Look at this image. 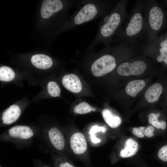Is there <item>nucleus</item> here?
<instances>
[{
  "mask_svg": "<svg viewBox=\"0 0 167 167\" xmlns=\"http://www.w3.org/2000/svg\"><path fill=\"white\" fill-rule=\"evenodd\" d=\"M129 1H118L100 22L95 37L87 47L91 50L100 44L109 46L113 38L121 29L128 17L127 7Z\"/></svg>",
  "mask_w": 167,
  "mask_h": 167,
  "instance_id": "f257e3e1",
  "label": "nucleus"
},
{
  "mask_svg": "<svg viewBox=\"0 0 167 167\" xmlns=\"http://www.w3.org/2000/svg\"><path fill=\"white\" fill-rule=\"evenodd\" d=\"M145 0H137L123 26L112 43H124L131 45L136 43L146 33L143 10Z\"/></svg>",
  "mask_w": 167,
  "mask_h": 167,
  "instance_id": "f03ea898",
  "label": "nucleus"
},
{
  "mask_svg": "<svg viewBox=\"0 0 167 167\" xmlns=\"http://www.w3.org/2000/svg\"><path fill=\"white\" fill-rule=\"evenodd\" d=\"M133 46L122 43L105 46L101 51L102 54L91 65V70L93 75L96 77H100L113 71L117 65L116 56Z\"/></svg>",
  "mask_w": 167,
  "mask_h": 167,
  "instance_id": "7ed1b4c3",
  "label": "nucleus"
},
{
  "mask_svg": "<svg viewBox=\"0 0 167 167\" xmlns=\"http://www.w3.org/2000/svg\"><path fill=\"white\" fill-rule=\"evenodd\" d=\"M143 14L146 33L149 41L157 38L159 31L163 26L164 14L156 1L145 0Z\"/></svg>",
  "mask_w": 167,
  "mask_h": 167,
  "instance_id": "20e7f679",
  "label": "nucleus"
},
{
  "mask_svg": "<svg viewBox=\"0 0 167 167\" xmlns=\"http://www.w3.org/2000/svg\"><path fill=\"white\" fill-rule=\"evenodd\" d=\"M147 66V63L144 60L126 61L118 66L117 71L119 75L123 76L139 75L146 71Z\"/></svg>",
  "mask_w": 167,
  "mask_h": 167,
  "instance_id": "39448f33",
  "label": "nucleus"
},
{
  "mask_svg": "<svg viewBox=\"0 0 167 167\" xmlns=\"http://www.w3.org/2000/svg\"><path fill=\"white\" fill-rule=\"evenodd\" d=\"M64 7L62 2L60 0H45L41 4V14L44 19H47L55 13L61 11Z\"/></svg>",
  "mask_w": 167,
  "mask_h": 167,
  "instance_id": "423d86ee",
  "label": "nucleus"
},
{
  "mask_svg": "<svg viewBox=\"0 0 167 167\" xmlns=\"http://www.w3.org/2000/svg\"><path fill=\"white\" fill-rule=\"evenodd\" d=\"M70 144L71 149L77 155L83 154L87 148L85 137L80 132L75 133L71 136L70 139Z\"/></svg>",
  "mask_w": 167,
  "mask_h": 167,
  "instance_id": "0eeeda50",
  "label": "nucleus"
},
{
  "mask_svg": "<svg viewBox=\"0 0 167 167\" xmlns=\"http://www.w3.org/2000/svg\"><path fill=\"white\" fill-rule=\"evenodd\" d=\"M63 86L69 91L78 93L82 89V85L79 78L76 75L71 74L65 75L62 79Z\"/></svg>",
  "mask_w": 167,
  "mask_h": 167,
  "instance_id": "6e6552de",
  "label": "nucleus"
},
{
  "mask_svg": "<svg viewBox=\"0 0 167 167\" xmlns=\"http://www.w3.org/2000/svg\"><path fill=\"white\" fill-rule=\"evenodd\" d=\"M8 132L11 136L24 139H29L34 135L32 129L29 127L25 126H14L11 128Z\"/></svg>",
  "mask_w": 167,
  "mask_h": 167,
  "instance_id": "1a4fd4ad",
  "label": "nucleus"
},
{
  "mask_svg": "<svg viewBox=\"0 0 167 167\" xmlns=\"http://www.w3.org/2000/svg\"><path fill=\"white\" fill-rule=\"evenodd\" d=\"M20 114V108L17 105H12L3 113L2 116V122L7 125L12 124L18 119Z\"/></svg>",
  "mask_w": 167,
  "mask_h": 167,
  "instance_id": "9d476101",
  "label": "nucleus"
},
{
  "mask_svg": "<svg viewBox=\"0 0 167 167\" xmlns=\"http://www.w3.org/2000/svg\"><path fill=\"white\" fill-rule=\"evenodd\" d=\"M48 135L50 141L57 150H62L65 146V140L61 131L56 127H52L49 130Z\"/></svg>",
  "mask_w": 167,
  "mask_h": 167,
  "instance_id": "9b49d317",
  "label": "nucleus"
},
{
  "mask_svg": "<svg viewBox=\"0 0 167 167\" xmlns=\"http://www.w3.org/2000/svg\"><path fill=\"white\" fill-rule=\"evenodd\" d=\"M31 62L35 66L42 69L49 68L53 63L52 59L49 56L42 54L33 55L31 58Z\"/></svg>",
  "mask_w": 167,
  "mask_h": 167,
  "instance_id": "f8f14e48",
  "label": "nucleus"
},
{
  "mask_svg": "<svg viewBox=\"0 0 167 167\" xmlns=\"http://www.w3.org/2000/svg\"><path fill=\"white\" fill-rule=\"evenodd\" d=\"M138 150L137 142L131 138H129L126 141L124 148L121 150L120 156L123 158L131 157L136 154Z\"/></svg>",
  "mask_w": 167,
  "mask_h": 167,
  "instance_id": "ddd939ff",
  "label": "nucleus"
},
{
  "mask_svg": "<svg viewBox=\"0 0 167 167\" xmlns=\"http://www.w3.org/2000/svg\"><path fill=\"white\" fill-rule=\"evenodd\" d=\"M163 91L162 85L159 83H155L150 86L145 93V97L148 102L152 103L157 101Z\"/></svg>",
  "mask_w": 167,
  "mask_h": 167,
  "instance_id": "4468645a",
  "label": "nucleus"
},
{
  "mask_svg": "<svg viewBox=\"0 0 167 167\" xmlns=\"http://www.w3.org/2000/svg\"><path fill=\"white\" fill-rule=\"evenodd\" d=\"M146 83L144 80L138 79L129 82L126 88V93L130 96L135 97L138 92L145 87Z\"/></svg>",
  "mask_w": 167,
  "mask_h": 167,
  "instance_id": "2eb2a0df",
  "label": "nucleus"
},
{
  "mask_svg": "<svg viewBox=\"0 0 167 167\" xmlns=\"http://www.w3.org/2000/svg\"><path fill=\"white\" fill-rule=\"evenodd\" d=\"M102 115L106 123L112 128H117L121 124V118L113 114L109 109H104L102 112Z\"/></svg>",
  "mask_w": 167,
  "mask_h": 167,
  "instance_id": "dca6fc26",
  "label": "nucleus"
},
{
  "mask_svg": "<svg viewBox=\"0 0 167 167\" xmlns=\"http://www.w3.org/2000/svg\"><path fill=\"white\" fill-rule=\"evenodd\" d=\"M15 73L12 69L9 67L3 66L0 68V80L4 82H9L13 80Z\"/></svg>",
  "mask_w": 167,
  "mask_h": 167,
  "instance_id": "f3484780",
  "label": "nucleus"
},
{
  "mask_svg": "<svg viewBox=\"0 0 167 167\" xmlns=\"http://www.w3.org/2000/svg\"><path fill=\"white\" fill-rule=\"evenodd\" d=\"M106 128L104 127L100 126L97 125L92 126L90 128L89 132L92 142L95 144L99 143L101 140L99 139L96 137L95 134L97 132L100 131L105 133L106 132Z\"/></svg>",
  "mask_w": 167,
  "mask_h": 167,
  "instance_id": "a211bd4d",
  "label": "nucleus"
},
{
  "mask_svg": "<svg viewBox=\"0 0 167 167\" xmlns=\"http://www.w3.org/2000/svg\"><path fill=\"white\" fill-rule=\"evenodd\" d=\"M92 108L88 103L85 102L80 103L75 106L74 111L75 113L84 114L92 111Z\"/></svg>",
  "mask_w": 167,
  "mask_h": 167,
  "instance_id": "6ab92c4d",
  "label": "nucleus"
},
{
  "mask_svg": "<svg viewBox=\"0 0 167 167\" xmlns=\"http://www.w3.org/2000/svg\"><path fill=\"white\" fill-rule=\"evenodd\" d=\"M47 87L49 95L54 97L60 96L61 89L57 83L53 81H50L48 83Z\"/></svg>",
  "mask_w": 167,
  "mask_h": 167,
  "instance_id": "aec40b11",
  "label": "nucleus"
},
{
  "mask_svg": "<svg viewBox=\"0 0 167 167\" xmlns=\"http://www.w3.org/2000/svg\"><path fill=\"white\" fill-rule=\"evenodd\" d=\"M160 115V114L159 113L156 114L152 113L149 115L148 117L149 123L159 129L161 128V121H159L157 118Z\"/></svg>",
  "mask_w": 167,
  "mask_h": 167,
  "instance_id": "412c9836",
  "label": "nucleus"
},
{
  "mask_svg": "<svg viewBox=\"0 0 167 167\" xmlns=\"http://www.w3.org/2000/svg\"><path fill=\"white\" fill-rule=\"evenodd\" d=\"M145 128L144 126L134 127L132 130V134L138 138H143L144 136V132Z\"/></svg>",
  "mask_w": 167,
  "mask_h": 167,
  "instance_id": "4be33fe9",
  "label": "nucleus"
},
{
  "mask_svg": "<svg viewBox=\"0 0 167 167\" xmlns=\"http://www.w3.org/2000/svg\"><path fill=\"white\" fill-rule=\"evenodd\" d=\"M159 158L164 162L167 161V145L162 147L158 153Z\"/></svg>",
  "mask_w": 167,
  "mask_h": 167,
  "instance_id": "5701e85b",
  "label": "nucleus"
},
{
  "mask_svg": "<svg viewBox=\"0 0 167 167\" xmlns=\"http://www.w3.org/2000/svg\"><path fill=\"white\" fill-rule=\"evenodd\" d=\"M55 162L57 167H75L72 164L66 160H59Z\"/></svg>",
  "mask_w": 167,
  "mask_h": 167,
  "instance_id": "b1692460",
  "label": "nucleus"
},
{
  "mask_svg": "<svg viewBox=\"0 0 167 167\" xmlns=\"http://www.w3.org/2000/svg\"><path fill=\"white\" fill-rule=\"evenodd\" d=\"M154 129L152 126H149L145 128L144 132V135L148 137H151L154 135L153 131Z\"/></svg>",
  "mask_w": 167,
  "mask_h": 167,
  "instance_id": "393cba45",
  "label": "nucleus"
},
{
  "mask_svg": "<svg viewBox=\"0 0 167 167\" xmlns=\"http://www.w3.org/2000/svg\"><path fill=\"white\" fill-rule=\"evenodd\" d=\"M149 41L157 46L161 47L167 48V38L161 41L159 43H153Z\"/></svg>",
  "mask_w": 167,
  "mask_h": 167,
  "instance_id": "a878e982",
  "label": "nucleus"
},
{
  "mask_svg": "<svg viewBox=\"0 0 167 167\" xmlns=\"http://www.w3.org/2000/svg\"><path fill=\"white\" fill-rule=\"evenodd\" d=\"M161 128L162 130H165L167 124L166 122L163 121H161Z\"/></svg>",
  "mask_w": 167,
  "mask_h": 167,
  "instance_id": "bb28decb",
  "label": "nucleus"
},
{
  "mask_svg": "<svg viewBox=\"0 0 167 167\" xmlns=\"http://www.w3.org/2000/svg\"><path fill=\"white\" fill-rule=\"evenodd\" d=\"M39 165V166H38V167H50L45 165H41V164Z\"/></svg>",
  "mask_w": 167,
  "mask_h": 167,
  "instance_id": "cd10ccee",
  "label": "nucleus"
},
{
  "mask_svg": "<svg viewBox=\"0 0 167 167\" xmlns=\"http://www.w3.org/2000/svg\"><path fill=\"white\" fill-rule=\"evenodd\" d=\"M95 110L96 109L94 108H92V111H95Z\"/></svg>",
  "mask_w": 167,
  "mask_h": 167,
  "instance_id": "c85d7f7f",
  "label": "nucleus"
},
{
  "mask_svg": "<svg viewBox=\"0 0 167 167\" xmlns=\"http://www.w3.org/2000/svg\"><path fill=\"white\" fill-rule=\"evenodd\" d=\"M0 167H2L1 166H0Z\"/></svg>",
  "mask_w": 167,
  "mask_h": 167,
  "instance_id": "c756f323",
  "label": "nucleus"
}]
</instances>
